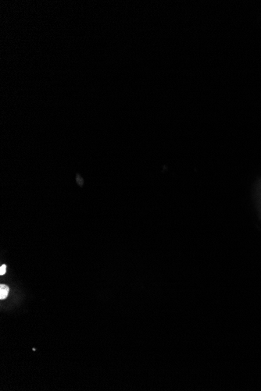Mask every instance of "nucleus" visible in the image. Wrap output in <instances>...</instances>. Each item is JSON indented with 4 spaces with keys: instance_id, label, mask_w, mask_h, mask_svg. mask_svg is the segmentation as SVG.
<instances>
[{
    "instance_id": "obj_1",
    "label": "nucleus",
    "mask_w": 261,
    "mask_h": 391,
    "mask_svg": "<svg viewBox=\"0 0 261 391\" xmlns=\"http://www.w3.org/2000/svg\"><path fill=\"white\" fill-rule=\"evenodd\" d=\"M9 294V287L2 284L0 286V299H5Z\"/></svg>"
},
{
    "instance_id": "obj_2",
    "label": "nucleus",
    "mask_w": 261,
    "mask_h": 391,
    "mask_svg": "<svg viewBox=\"0 0 261 391\" xmlns=\"http://www.w3.org/2000/svg\"><path fill=\"white\" fill-rule=\"evenodd\" d=\"M6 270H7V266H6V265H3V266H1V268H0V275L3 276V275L5 274Z\"/></svg>"
}]
</instances>
